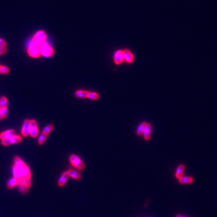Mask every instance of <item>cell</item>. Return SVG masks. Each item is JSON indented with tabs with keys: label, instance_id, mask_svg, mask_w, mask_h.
Listing matches in <instances>:
<instances>
[{
	"label": "cell",
	"instance_id": "obj_1",
	"mask_svg": "<svg viewBox=\"0 0 217 217\" xmlns=\"http://www.w3.org/2000/svg\"><path fill=\"white\" fill-rule=\"evenodd\" d=\"M15 165L17 167L20 173V176L21 180L25 179H31V173L29 170V167L24 162L21 160V159L18 157L16 156L15 157Z\"/></svg>",
	"mask_w": 217,
	"mask_h": 217
},
{
	"label": "cell",
	"instance_id": "obj_2",
	"mask_svg": "<svg viewBox=\"0 0 217 217\" xmlns=\"http://www.w3.org/2000/svg\"><path fill=\"white\" fill-rule=\"evenodd\" d=\"M40 46L36 44L34 42L31 41L28 48L29 55L30 57L33 58H37L40 57L41 56Z\"/></svg>",
	"mask_w": 217,
	"mask_h": 217
},
{
	"label": "cell",
	"instance_id": "obj_3",
	"mask_svg": "<svg viewBox=\"0 0 217 217\" xmlns=\"http://www.w3.org/2000/svg\"><path fill=\"white\" fill-rule=\"evenodd\" d=\"M46 38L47 36L45 31L43 30H40L35 34L32 41L36 44L40 46L41 45L44 44L45 42H46Z\"/></svg>",
	"mask_w": 217,
	"mask_h": 217
},
{
	"label": "cell",
	"instance_id": "obj_4",
	"mask_svg": "<svg viewBox=\"0 0 217 217\" xmlns=\"http://www.w3.org/2000/svg\"><path fill=\"white\" fill-rule=\"evenodd\" d=\"M40 48L41 55H43L46 57H51L54 54V51L53 48L48 44L46 43V42L40 45Z\"/></svg>",
	"mask_w": 217,
	"mask_h": 217
},
{
	"label": "cell",
	"instance_id": "obj_5",
	"mask_svg": "<svg viewBox=\"0 0 217 217\" xmlns=\"http://www.w3.org/2000/svg\"><path fill=\"white\" fill-rule=\"evenodd\" d=\"M70 161L72 165L79 170H83L85 167V165L81 159L75 155H72L70 157Z\"/></svg>",
	"mask_w": 217,
	"mask_h": 217
},
{
	"label": "cell",
	"instance_id": "obj_6",
	"mask_svg": "<svg viewBox=\"0 0 217 217\" xmlns=\"http://www.w3.org/2000/svg\"><path fill=\"white\" fill-rule=\"evenodd\" d=\"M22 141V137L18 135H13L11 137H9V138L2 140V144L4 146H7L9 145L14 144H18V143Z\"/></svg>",
	"mask_w": 217,
	"mask_h": 217
},
{
	"label": "cell",
	"instance_id": "obj_7",
	"mask_svg": "<svg viewBox=\"0 0 217 217\" xmlns=\"http://www.w3.org/2000/svg\"><path fill=\"white\" fill-rule=\"evenodd\" d=\"M29 134L33 137H35L38 135V124L36 121L33 119L30 121V131Z\"/></svg>",
	"mask_w": 217,
	"mask_h": 217
},
{
	"label": "cell",
	"instance_id": "obj_8",
	"mask_svg": "<svg viewBox=\"0 0 217 217\" xmlns=\"http://www.w3.org/2000/svg\"><path fill=\"white\" fill-rule=\"evenodd\" d=\"M114 62L116 65H120L124 61V54L123 50H118L116 51L113 57Z\"/></svg>",
	"mask_w": 217,
	"mask_h": 217
},
{
	"label": "cell",
	"instance_id": "obj_9",
	"mask_svg": "<svg viewBox=\"0 0 217 217\" xmlns=\"http://www.w3.org/2000/svg\"><path fill=\"white\" fill-rule=\"evenodd\" d=\"M123 54H124V60L127 63H131L134 61L135 57L133 53L128 49H125L123 50Z\"/></svg>",
	"mask_w": 217,
	"mask_h": 217
},
{
	"label": "cell",
	"instance_id": "obj_10",
	"mask_svg": "<svg viewBox=\"0 0 217 217\" xmlns=\"http://www.w3.org/2000/svg\"><path fill=\"white\" fill-rule=\"evenodd\" d=\"M30 126V120L25 119L23 125L22 130H21V133H22V135L23 136L27 137V136L29 135Z\"/></svg>",
	"mask_w": 217,
	"mask_h": 217
},
{
	"label": "cell",
	"instance_id": "obj_11",
	"mask_svg": "<svg viewBox=\"0 0 217 217\" xmlns=\"http://www.w3.org/2000/svg\"><path fill=\"white\" fill-rule=\"evenodd\" d=\"M151 130H152L151 125L149 123H147L144 131V132H143V134H142L143 136H144V139L146 141H149L150 139Z\"/></svg>",
	"mask_w": 217,
	"mask_h": 217
},
{
	"label": "cell",
	"instance_id": "obj_12",
	"mask_svg": "<svg viewBox=\"0 0 217 217\" xmlns=\"http://www.w3.org/2000/svg\"><path fill=\"white\" fill-rule=\"evenodd\" d=\"M15 134V131L13 130H9L6 131H4L0 134V139L1 140L6 139L9 137L13 136Z\"/></svg>",
	"mask_w": 217,
	"mask_h": 217
},
{
	"label": "cell",
	"instance_id": "obj_13",
	"mask_svg": "<svg viewBox=\"0 0 217 217\" xmlns=\"http://www.w3.org/2000/svg\"><path fill=\"white\" fill-rule=\"evenodd\" d=\"M68 176L72 177L74 179L76 180H80L82 178L81 174L78 171L74 170H70L67 171Z\"/></svg>",
	"mask_w": 217,
	"mask_h": 217
},
{
	"label": "cell",
	"instance_id": "obj_14",
	"mask_svg": "<svg viewBox=\"0 0 217 217\" xmlns=\"http://www.w3.org/2000/svg\"><path fill=\"white\" fill-rule=\"evenodd\" d=\"M68 178V175L67 171L63 173L62 174V176L59 179V182H58V184H59V186L60 187H62V186H64L66 183V181H67Z\"/></svg>",
	"mask_w": 217,
	"mask_h": 217
},
{
	"label": "cell",
	"instance_id": "obj_15",
	"mask_svg": "<svg viewBox=\"0 0 217 217\" xmlns=\"http://www.w3.org/2000/svg\"><path fill=\"white\" fill-rule=\"evenodd\" d=\"M19 183H20L19 180L18 179L14 177L12 179H10V181H9V182L7 183V187L9 189H12L13 187H15V186H17V185L19 184Z\"/></svg>",
	"mask_w": 217,
	"mask_h": 217
},
{
	"label": "cell",
	"instance_id": "obj_16",
	"mask_svg": "<svg viewBox=\"0 0 217 217\" xmlns=\"http://www.w3.org/2000/svg\"><path fill=\"white\" fill-rule=\"evenodd\" d=\"M184 169H185V167L184 165H183V164H182V165H180L177 167V170H176V178H177L179 179V178H181L183 176Z\"/></svg>",
	"mask_w": 217,
	"mask_h": 217
},
{
	"label": "cell",
	"instance_id": "obj_17",
	"mask_svg": "<svg viewBox=\"0 0 217 217\" xmlns=\"http://www.w3.org/2000/svg\"><path fill=\"white\" fill-rule=\"evenodd\" d=\"M179 181L180 182V183L182 184H189L191 183L194 181V179L191 177L182 176V177L179 179Z\"/></svg>",
	"mask_w": 217,
	"mask_h": 217
},
{
	"label": "cell",
	"instance_id": "obj_18",
	"mask_svg": "<svg viewBox=\"0 0 217 217\" xmlns=\"http://www.w3.org/2000/svg\"><path fill=\"white\" fill-rule=\"evenodd\" d=\"M146 124H147V123L143 122L139 125L138 128H137V131H136V133L137 135L141 136L143 134V132H144V131Z\"/></svg>",
	"mask_w": 217,
	"mask_h": 217
},
{
	"label": "cell",
	"instance_id": "obj_19",
	"mask_svg": "<svg viewBox=\"0 0 217 217\" xmlns=\"http://www.w3.org/2000/svg\"><path fill=\"white\" fill-rule=\"evenodd\" d=\"M88 92L86 91H77L75 93V95L76 97L78 98H87Z\"/></svg>",
	"mask_w": 217,
	"mask_h": 217
},
{
	"label": "cell",
	"instance_id": "obj_20",
	"mask_svg": "<svg viewBox=\"0 0 217 217\" xmlns=\"http://www.w3.org/2000/svg\"><path fill=\"white\" fill-rule=\"evenodd\" d=\"M87 98L91 100H97L100 98V95L98 93H96V92H88Z\"/></svg>",
	"mask_w": 217,
	"mask_h": 217
},
{
	"label": "cell",
	"instance_id": "obj_21",
	"mask_svg": "<svg viewBox=\"0 0 217 217\" xmlns=\"http://www.w3.org/2000/svg\"><path fill=\"white\" fill-rule=\"evenodd\" d=\"M19 184L23 185V186H25V188H29L31 186V182L30 179H25V180H22V181H20Z\"/></svg>",
	"mask_w": 217,
	"mask_h": 217
},
{
	"label": "cell",
	"instance_id": "obj_22",
	"mask_svg": "<svg viewBox=\"0 0 217 217\" xmlns=\"http://www.w3.org/2000/svg\"><path fill=\"white\" fill-rule=\"evenodd\" d=\"M13 176L15 177L18 179L19 181H21V176H20V173H19V171L18 170V168L16 167L15 165L13 166Z\"/></svg>",
	"mask_w": 217,
	"mask_h": 217
},
{
	"label": "cell",
	"instance_id": "obj_23",
	"mask_svg": "<svg viewBox=\"0 0 217 217\" xmlns=\"http://www.w3.org/2000/svg\"><path fill=\"white\" fill-rule=\"evenodd\" d=\"M47 136H48V135L43 133L40 135L38 139V143L39 144V145H42L43 144H44Z\"/></svg>",
	"mask_w": 217,
	"mask_h": 217
},
{
	"label": "cell",
	"instance_id": "obj_24",
	"mask_svg": "<svg viewBox=\"0 0 217 217\" xmlns=\"http://www.w3.org/2000/svg\"><path fill=\"white\" fill-rule=\"evenodd\" d=\"M0 107L7 108V99L6 97H2L0 99Z\"/></svg>",
	"mask_w": 217,
	"mask_h": 217
},
{
	"label": "cell",
	"instance_id": "obj_25",
	"mask_svg": "<svg viewBox=\"0 0 217 217\" xmlns=\"http://www.w3.org/2000/svg\"><path fill=\"white\" fill-rule=\"evenodd\" d=\"M53 128H54V126L52 125H51V124L47 125V126L44 129L43 132H42V133H45V134H46V135H48V134H49V133H50V132L52 130V129H53Z\"/></svg>",
	"mask_w": 217,
	"mask_h": 217
},
{
	"label": "cell",
	"instance_id": "obj_26",
	"mask_svg": "<svg viewBox=\"0 0 217 217\" xmlns=\"http://www.w3.org/2000/svg\"><path fill=\"white\" fill-rule=\"evenodd\" d=\"M9 69L8 67L0 65V73L1 74H7L9 72Z\"/></svg>",
	"mask_w": 217,
	"mask_h": 217
},
{
	"label": "cell",
	"instance_id": "obj_27",
	"mask_svg": "<svg viewBox=\"0 0 217 217\" xmlns=\"http://www.w3.org/2000/svg\"><path fill=\"white\" fill-rule=\"evenodd\" d=\"M0 110H1V112L4 116V118L7 117V113H8V109L7 108H0Z\"/></svg>",
	"mask_w": 217,
	"mask_h": 217
},
{
	"label": "cell",
	"instance_id": "obj_28",
	"mask_svg": "<svg viewBox=\"0 0 217 217\" xmlns=\"http://www.w3.org/2000/svg\"><path fill=\"white\" fill-rule=\"evenodd\" d=\"M7 45V42L6 40L0 38V47H6Z\"/></svg>",
	"mask_w": 217,
	"mask_h": 217
},
{
	"label": "cell",
	"instance_id": "obj_29",
	"mask_svg": "<svg viewBox=\"0 0 217 217\" xmlns=\"http://www.w3.org/2000/svg\"><path fill=\"white\" fill-rule=\"evenodd\" d=\"M7 51V49L6 47H0V56L6 53Z\"/></svg>",
	"mask_w": 217,
	"mask_h": 217
},
{
	"label": "cell",
	"instance_id": "obj_30",
	"mask_svg": "<svg viewBox=\"0 0 217 217\" xmlns=\"http://www.w3.org/2000/svg\"><path fill=\"white\" fill-rule=\"evenodd\" d=\"M4 118V116L3 115V114H2L1 112V110H0V120L3 119Z\"/></svg>",
	"mask_w": 217,
	"mask_h": 217
},
{
	"label": "cell",
	"instance_id": "obj_31",
	"mask_svg": "<svg viewBox=\"0 0 217 217\" xmlns=\"http://www.w3.org/2000/svg\"><path fill=\"white\" fill-rule=\"evenodd\" d=\"M176 217H186V216H184L181 215H177Z\"/></svg>",
	"mask_w": 217,
	"mask_h": 217
},
{
	"label": "cell",
	"instance_id": "obj_32",
	"mask_svg": "<svg viewBox=\"0 0 217 217\" xmlns=\"http://www.w3.org/2000/svg\"><path fill=\"white\" fill-rule=\"evenodd\" d=\"M0 108H1V107H0Z\"/></svg>",
	"mask_w": 217,
	"mask_h": 217
}]
</instances>
